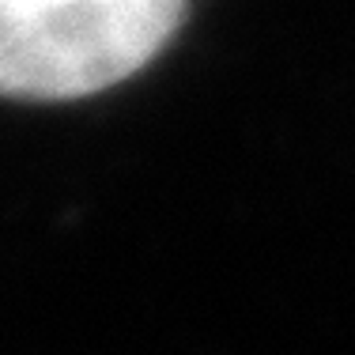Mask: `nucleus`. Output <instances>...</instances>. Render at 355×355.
Wrapping results in <instances>:
<instances>
[{
  "instance_id": "f257e3e1",
  "label": "nucleus",
  "mask_w": 355,
  "mask_h": 355,
  "mask_svg": "<svg viewBox=\"0 0 355 355\" xmlns=\"http://www.w3.org/2000/svg\"><path fill=\"white\" fill-rule=\"evenodd\" d=\"M178 0H0V95L83 98L140 72L182 27Z\"/></svg>"
}]
</instances>
